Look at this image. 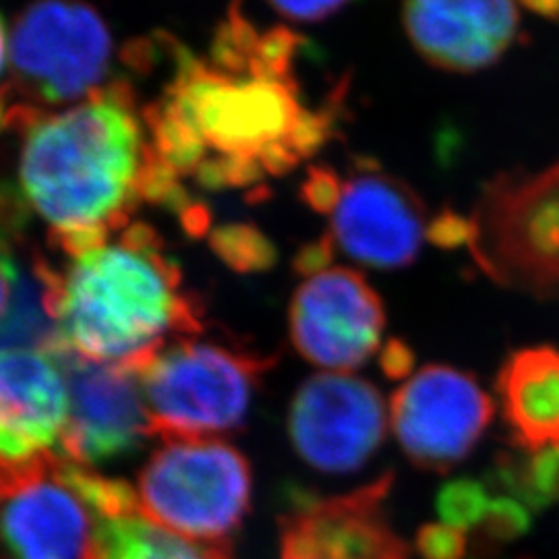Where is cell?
Wrapping results in <instances>:
<instances>
[{"label":"cell","mask_w":559,"mask_h":559,"mask_svg":"<svg viewBox=\"0 0 559 559\" xmlns=\"http://www.w3.org/2000/svg\"><path fill=\"white\" fill-rule=\"evenodd\" d=\"M520 2L543 20L559 21V0H520Z\"/></svg>","instance_id":"4316f807"},{"label":"cell","mask_w":559,"mask_h":559,"mask_svg":"<svg viewBox=\"0 0 559 559\" xmlns=\"http://www.w3.org/2000/svg\"><path fill=\"white\" fill-rule=\"evenodd\" d=\"M404 27L433 67L477 73L519 40L520 17L514 0H404Z\"/></svg>","instance_id":"2e32d148"},{"label":"cell","mask_w":559,"mask_h":559,"mask_svg":"<svg viewBox=\"0 0 559 559\" xmlns=\"http://www.w3.org/2000/svg\"><path fill=\"white\" fill-rule=\"evenodd\" d=\"M201 332L200 300L185 293L179 265L145 222L60 270V344L81 359L141 373L166 346Z\"/></svg>","instance_id":"3957f363"},{"label":"cell","mask_w":559,"mask_h":559,"mask_svg":"<svg viewBox=\"0 0 559 559\" xmlns=\"http://www.w3.org/2000/svg\"><path fill=\"white\" fill-rule=\"evenodd\" d=\"M342 179L338 173L332 168H309L307 180L302 185V200L305 203L320 212V214H332L336 201H338Z\"/></svg>","instance_id":"7402d4cb"},{"label":"cell","mask_w":559,"mask_h":559,"mask_svg":"<svg viewBox=\"0 0 559 559\" xmlns=\"http://www.w3.org/2000/svg\"><path fill=\"white\" fill-rule=\"evenodd\" d=\"M112 38L83 0H34L21 11L9 44L11 78L0 85V135H23L38 120L100 90Z\"/></svg>","instance_id":"277c9868"},{"label":"cell","mask_w":559,"mask_h":559,"mask_svg":"<svg viewBox=\"0 0 559 559\" xmlns=\"http://www.w3.org/2000/svg\"><path fill=\"white\" fill-rule=\"evenodd\" d=\"M330 239L350 260L378 270L406 267L425 239V205L413 187L367 162L342 180Z\"/></svg>","instance_id":"4fadbf2b"},{"label":"cell","mask_w":559,"mask_h":559,"mask_svg":"<svg viewBox=\"0 0 559 559\" xmlns=\"http://www.w3.org/2000/svg\"><path fill=\"white\" fill-rule=\"evenodd\" d=\"M154 162L133 87L110 81L23 133L17 187L52 249L73 258L131 224Z\"/></svg>","instance_id":"7a4b0ae2"},{"label":"cell","mask_w":559,"mask_h":559,"mask_svg":"<svg viewBox=\"0 0 559 559\" xmlns=\"http://www.w3.org/2000/svg\"><path fill=\"white\" fill-rule=\"evenodd\" d=\"M210 247L235 272H263L276 261V249L249 224H226L210 235Z\"/></svg>","instance_id":"d6986e66"},{"label":"cell","mask_w":559,"mask_h":559,"mask_svg":"<svg viewBox=\"0 0 559 559\" xmlns=\"http://www.w3.org/2000/svg\"><path fill=\"white\" fill-rule=\"evenodd\" d=\"M94 559H233L228 547L180 539L140 512L138 501L98 514Z\"/></svg>","instance_id":"ac0fdd59"},{"label":"cell","mask_w":559,"mask_h":559,"mask_svg":"<svg viewBox=\"0 0 559 559\" xmlns=\"http://www.w3.org/2000/svg\"><path fill=\"white\" fill-rule=\"evenodd\" d=\"M385 328L380 295L348 267L305 280L290 302V338L302 359L350 373L378 353Z\"/></svg>","instance_id":"8fae6325"},{"label":"cell","mask_w":559,"mask_h":559,"mask_svg":"<svg viewBox=\"0 0 559 559\" xmlns=\"http://www.w3.org/2000/svg\"><path fill=\"white\" fill-rule=\"evenodd\" d=\"M272 357L195 338L166 346L140 373L152 436L221 440L239 431Z\"/></svg>","instance_id":"5b68a950"},{"label":"cell","mask_w":559,"mask_h":559,"mask_svg":"<svg viewBox=\"0 0 559 559\" xmlns=\"http://www.w3.org/2000/svg\"><path fill=\"white\" fill-rule=\"evenodd\" d=\"M15 286V261L9 251H0V321L7 316Z\"/></svg>","instance_id":"484cf974"},{"label":"cell","mask_w":559,"mask_h":559,"mask_svg":"<svg viewBox=\"0 0 559 559\" xmlns=\"http://www.w3.org/2000/svg\"><path fill=\"white\" fill-rule=\"evenodd\" d=\"M332 253H334V242L325 235L323 239L313 245H307L300 251L297 255V270L300 274H307V278L313 274H320L323 270H328V263L332 261Z\"/></svg>","instance_id":"cb8c5ba5"},{"label":"cell","mask_w":559,"mask_h":559,"mask_svg":"<svg viewBox=\"0 0 559 559\" xmlns=\"http://www.w3.org/2000/svg\"><path fill=\"white\" fill-rule=\"evenodd\" d=\"M251 464L224 440H170L145 462L140 512L180 539L224 545L251 503Z\"/></svg>","instance_id":"8992f818"},{"label":"cell","mask_w":559,"mask_h":559,"mask_svg":"<svg viewBox=\"0 0 559 559\" xmlns=\"http://www.w3.org/2000/svg\"><path fill=\"white\" fill-rule=\"evenodd\" d=\"M417 549L425 559H462L468 549V535L450 524H427L417 535Z\"/></svg>","instance_id":"44dd1931"},{"label":"cell","mask_w":559,"mask_h":559,"mask_svg":"<svg viewBox=\"0 0 559 559\" xmlns=\"http://www.w3.org/2000/svg\"><path fill=\"white\" fill-rule=\"evenodd\" d=\"M392 477L344 496L305 501L282 520V559H408V547L383 516Z\"/></svg>","instance_id":"9a60e30c"},{"label":"cell","mask_w":559,"mask_h":559,"mask_svg":"<svg viewBox=\"0 0 559 559\" xmlns=\"http://www.w3.org/2000/svg\"><path fill=\"white\" fill-rule=\"evenodd\" d=\"M496 501L491 487L480 480L459 479L448 483L438 496V512L443 524L462 533L480 531Z\"/></svg>","instance_id":"ffe728a7"},{"label":"cell","mask_w":559,"mask_h":559,"mask_svg":"<svg viewBox=\"0 0 559 559\" xmlns=\"http://www.w3.org/2000/svg\"><path fill=\"white\" fill-rule=\"evenodd\" d=\"M493 419V400L473 376L427 365L390 402V423L404 454L423 471L448 473L471 454Z\"/></svg>","instance_id":"9c48e42d"},{"label":"cell","mask_w":559,"mask_h":559,"mask_svg":"<svg viewBox=\"0 0 559 559\" xmlns=\"http://www.w3.org/2000/svg\"><path fill=\"white\" fill-rule=\"evenodd\" d=\"M9 59V40H7V25L0 17V73L4 71V64Z\"/></svg>","instance_id":"83f0119b"},{"label":"cell","mask_w":559,"mask_h":559,"mask_svg":"<svg viewBox=\"0 0 559 559\" xmlns=\"http://www.w3.org/2000/svg\"><path fill=\"white\" fill-rule=\"evenodd\" d=\"M498 394L512 441L524 454L559 450L558 348L533 346L510 355Z\"/></svg>","instance_id":"e0dca14e"},{"label":"cell","mask_w":559,"mask_h":559,"mask_svg":"<svg viewBox=\"0 0 559 559\" xmlns=\"http://www.w3.org/2000/svg\"><path fill=\"white\" fill-rule=\"evenodd\" d=\"M69 390L55 353L0 348V498L38 479L62 454Z\"/></svg>","instance_id":"ba28073f"},{"label":"cell","mask_w":559,"mask_h":559,"mask_svg":"<svg viewBox=\"0 0 559 559\" xmlns=\"http://www.w3.org/2000/svg\"><path fill=\"white\" fill-rule=\"evenodd\" d=\"M468 242L496 278L537 293L559 288V160L493 182Z\"/></svg>","instance_id":"52a82bcc"},{"label":"cell","mask_w":559,"mask_h":559,"mask_svg":"<svg viewBox=\"0 0 559 559\" xmlns=\"http://www.w3.org/2000/svg\"><path fill=\"white\" fill-rule=\"evenodd\" d=\"M69 390V415L60 454L73 464L94 466L135 452L152 436L140 373L55 353Z\"/></svg>","instance_id":"7c38bea8"},{"label":"cell","mask_w":559,"mask_h":559,"mask_svg":"<svg viewBox=\"0 0 559 559\" xmlns=\"http://www.w3.org/2000/svg\"><path fill=\"white\" fill-rule=\"evenodd\" d=\"M388 429L380 390L350 373H320L295 394L288 431L300 459L321 473L344 475L376 454Z\"/></svg>","instance_id":"30bf717a"},{"label":"cell","mask_w":559,"mask_h":559,"mask_svg":"<svg viewBox=\"0 0 559 559\" xmlns=\"http://www.w3.org/2000/svg\"><path fill=\"white\" fill-rule=\"evenodd\" d=\"M98 514L62 459L0 498V559H94Z\"/></svg>","instance_id":"5bb4252c"},{"label":"cell","mask_w":559,"mask_h":559,"mask_svg":"<svg viewBox=\"0 0 559 559\" xmlns=\"http://www.w3.org/2000/svg\"><path fill=\"white\" fill-rule=\"evenodd\" d=\"M282 17L299 23L323 21L338 13L350 0H267Z\"/></svg>","instance_id":"603a6c76"},{"label":"cell","mask_w":559,"mask_h":559,"mask_svg":"<svg viewBox=\"0 0 559 559\" xmlns=\"http://www.w3.org/2000/svg\"><path fill=\"white\" fill-rule=\"evenodd\" d=\"M302 40L261 32L239 4L222 21L210 57L170 40L175 69L162 98L141 108L150 145L177 179L203 189H247L282 177L332 138L338 104L300 98Z\"/></svg>","instance_id":"6da1fadb"},{"label":"cell","mask_w":559,"mask_h":559,"mask_svg":"<svg viewBox=\"0 0 559 559\" xmlns=\"http://www.w3.org/2000/svg\"><path fill=\"white\" fill-rule=\"evenodd\" d=\"M381 367L388 378H394V380L406 378L415 367V355L404 342L390 340V344L381 353Z\"/></svg>","instance_id":"d4e9b609"}]
</instances>
